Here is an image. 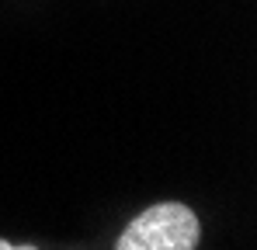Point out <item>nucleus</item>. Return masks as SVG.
<instances>
[{
  "label": "nucleus",
  "instance_id": "1",
  "mask_svg": "<svg viewBox=\"0 0 257 250\" xmlns=\"http://www.w3.org/2000/svg\"><path fill=\"white\" fill-rule=\"evenodd\" d=\"M198 243V219L181 202L146 208L125 233L118 236V250H191Z\"/></svg>",
  "mask_w": 257,
  "mask_h": 250
},
{
  "label": "nucleus",
  "instance_id": "2",
  "mask_svg": "<svg viewBox=\"0 0 257 250\" xmlns=\"http://www.w3.org/2000/svg\"><path fill=\"white\" fill-rule=\"evenodd\" d=\"M0 250H14V243H7V240H0Z\"/></svg>",
  "mask_w": 257,
  "mask_h": 250
}]
</instances>
